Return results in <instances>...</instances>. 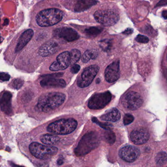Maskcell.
Segmentation results:
<instances>
[{
    "mask_svg": "<svg viewBox=\"0 0 167 167\" xmlns=\"http://www.w3.org/2000/svg\"><path fill=\"white\" fill-rule=\"evenodd\" d=\"M33 34V30L32 29L27 30L22 34L21 36L20 37L18 43L17 44L15 49L16 53H19L25 47L26 45L32 39Z\"/></svg>",
    "mask_w": 167,
    "mask_h": 167,
    "instance_id": "17",
    "label": "cell"
},
{
    "mask_svg": "<svg viewBox=\"0 0 167 167\" xmlns=\"http://www.w3.org/2000/svg\"><path fill=\"white\" fill-rule=\"evenodd\" d=\"M91 59H94L98 56V52L96 50H91Z\"/></svg>",
    "mask_w": 167,
    "mask_h": 167,
    "instance_id": "34",
    "label": "cell"
},
{
    "mask_svg": "<svg viewBox=\"0 0 167 167\" xmlns=\"http://www.w3.org/2000/svg\"><path fill=\"white\" fill-rule=\"evenodd\" d=\"M99 82H100V80H99V78H98L97 80H96V83H99Z\"/></svg>",
    "mask_w": 167,
    "mask_h": 167,
    "instance_id": "40",
    "label": "cell"
},
{
    "mask_svg": "<svg viewBox=\"0 0 167 167\" xmlns=\"http://www.w3.org/2000/svg\"><path fill=\"white\" fill-rule=\"evenodd\" d=\"M99 70V67L93 65L86 68L78 79L77 85L79 87L85 88L89 86L96 77Z\"/></svg>",
    "mask_w": 167,
    "mask_h": 167,
    "instance_id": "9",
    "label": "cell"
},
{
    "mask_svg": "<svg viewBox=\"0 0 167 167\" xmlns=\"http://www.w3.org/2000/svg\"><path fill=\"white\" fill-rule=\"evenodd\" d=\"M63 163V161L61 159H60L58 161V164L59 165H62Z\"/></svg>",
    "mask_w": 167,
    "mask_h": 167,
    "instance_id": "38",
    "label": "cell"
},
{
    "mask_svg": "<svg viewBox=\"0 0 167 167\" xmlns=\"http://www.w3.org/2000/svg\"><path fill=\"white\" fill-rule=\"evenodd\" d=\"M165 74L166 76V78H167V70H166V73H165Z\"/></svg>",
    "mask_w": 167,
    "mask_h": 167,
    "instance_id": "41",
    "label": "cell"
},
{
    "mask_svg": "<svg viewBox=\"0 0 167 167\" xmlns=\"http://www.w3.org/2000/svg\"><path fill=\"white\" fill-rule=\"evenodd\" d=\"M92 120L94 123H95L97 125H100L102 128H104L107 130H110V127H112V125L109 124V123H102L99 122L98 120H97V118H93L92 119Z\"/></svg>",
    "mask_w": 167,
    "mask_h": 167,
    "instance_id": "27",
    "label": "cell"
},
{
    "mask_svg": "<svg viewBox=\"0 0 167 167\" xmlns=\"http://www.w3.org/2000/svg\"><path fill=\"white\" fill-rule=\"evenodd\" d=\"M100 46L105 51H109L112 47V42L109 40H103L100 42Z\"/></svg>",
    "mask_w": 167,
    "mask_h": 167,
    "instance_id": "26",
    "label": "cell"
},
{
    "mask_svg": "<svg viewBox=\"0 0 167 167\" xmlns=\"http://www.w3.org/2000/svg\"><path fill=\"white\" fill-rule=\"evenodd\" d=\"M11 78V75L6 73H0V80L3 81H7Z\"/></svg>",
    "mask_w": 167,
    "mask_h": 167,
    "instance_id": "32",
    "label": "cell"
},
{
    "mask_svg": "<svg viewBox=\"0 0 167 167\" xmlns=\"http://www.w3.org/2000/svg\"><path fill=\"white\" fill-rule=\"evenodd\" d=\"M24 85V81L20 78H17L14 80L12 83L13 87L15 89H19Z\"/></svg>",
    "mask_w": 167,
    "mask_h": 167,
    "instance_id": "28",
    "label": "cell"
},
{
    "mask_svg": "<svg viewBox=\"0 0 167 167\" xmlns=\"http://www.w3.org/2000/svg\"><path fill=\"white\" fill-rule=\"evenodd\" d=\"M105 76L108 82L116 81L120 77L119 61L116 60L107 67L105 72Z\"/></svg>",
    "mask_w": 167,
    "mask_h": 167,
    "instance_id": "11",
    "label": "cell"
},
{
    "mask_svg": "<svg viewBox=\"0 0 167 167\" xmlns=\"http://www.w3.org/2000/svg\"><path fill=\"white\" fill-rule=\"evenodd\" d=\"M96 21L105 26H113L119 19V16L115 11L111 9L98 10L94 14Z\"/></svg>",
    "mask_w": 167,
    "mask_h": 167,
    "instance_id": "6",
    "label": "cell"
},
{
    "mask_svg": "<svg viewBox=\"0 0 167 167\" xmlns=\"http://www.w3.org/2000/svg\"><path fill=\"white\" fill-rule=\"evenodd\" d=\"M99 143L100 138L97 133L93 131L87 133L79 142L75 154L78 156L86 155L97 148Z\"/></svg>",
    "mask_w": 167,
    "mask_h": 167,
    "instance_id": "3",
    "label": "cell"
},
{
    "mask_svg": "<svg viewBox=\"0 0 167 167\" xmlns=\"http://www.w3.org/2000/svg\"><path fill=\"white\" fill-rule=\"evenodd\" d=\"M80 69V66L78 64H74L72 66L70 71L72 74H77Z\"/></svg>",
    "mask_w": 167,
    "mask_h": 167,
    "instance_id": "33",
    "label": "cell"
},
{
    "mask_svg": "<svg viewBox=\"0 0 167 167\" xmlns=\"http://www.w3.org/2000/svg\"><path fill=\"white\" fill-rule=\"evenodd\" d=\"M12 166H13V167H21V166H19L16 165H13V164H12Z\"/></svg>",
    "mask_w": 167,
    "mask_h": 167,
    "instance_id": "39",
    "label": "cell"
},
{
    "mask_svg": "<svg viewBox=\"0 0 167 167\" xmlns=\"http://www.w3.org/2000/svg\"><path fill=\"white\" fill-rule=\"evenodd\" d=\"M133 120H134V117L132 115L130 114H126L124 116L123 123H124V125H127L133 123Z\"/></svg>",
    "mask_w": 167,
    "mask_h": 167,
    "instance_id": "29",
    "label": "cell"
},
{
    "mask_svg": "<svg viewBox=\"0 0 167 167\" xmlns=\"http://www.w3.org/2000/svg\"><path fill=\"white\" fill-rule=\"evenodd\" d=\"M97 1L91 0L79 1L77 3L74 8L75 12H82L90 8L91 7L96 5Z\"/></svg>",
    "mask_w": 167,
    "mask_h": 167,
    "instance_id": "20",
    "label": "cell"
},
{
    "mask_svg": "<svg viewBox=\"0 0 167 167\" xmlns=\"http://www.w3.org/2000/svg\"><path fill=\"white\" fill-rule=\"evenodd\" d=\"M54 34L55 36L65 39L68 42H72L77 40L79 35L77 32L70 27H61L54 30Z\"/></svg>",
    "mask_w": 167,
    "mask_h": 167,
    "instance_id": "12",
    "label": "cell"
},
{
    "mask_svg": "<svg viewBox=\"0 0 167 167\" xmlns=\"http://www.w3.org/2000/svg\"><path fill=\"white\" fill-rule=\"evenodd\" d=\"M91 59V50H88L85 51L82 56V61L84 63H86L87 62L89 61Z\"/></svg>",
    "mask_w": 167,
    "mask_h": 167,
    "instance_id": "30",
    "label": "cell"
},
{
    "mask_svg": "<svg viewBox=\"0 0 167 167\" xmlns=\"http://www.w3.org/2000/svg\"><path fill=\"white\" fill-rule=\"evenodd\" d=\"M124 107L131 110H136L142 106L143 99L138 93L131 91L124 95L122 99Z\"/></svg>",
    "mask_w": 167,
    "mask_h": 167,
    "instance_id": "8",
    "label": "cell"
},
{
    "mask_svg": "<svg viewBox=\"0 0 167 167\" xmlns=\"http://www.w3.org/2000/svg\"><path fill=\"white\" fill-rule=\"evenodd\" d=\"M70 56L71 64L70 65L75 64L76 62L80 59L81 57V52L77 49H73L69 52Z\"/></svg>",
    "mask_w": 167,
    "mask_h": 167,
    "instance_id": "23",
    "label": "cell"
},
{
    "mask_svg": "<svg viewBox=\"0 0 167 167\" xmlns=\"http://www.w3.org/2000/svg\"><path fill=\"white\" fill-rule=\"evenodd\" d=\"M155 161L158 165H163L167 162V154L164 151H161L157 154Z\"/></svg>",
    "mask_w": 167,
    "mask_h": 167,
    "instance_id": "24",
    "label": "cell"
},
{
    "mask_svg": "<svg viewBox=\"0 0 167 167\" xmlns=\"http://www.w3.org/2000/svg\"><path fill=\"white\" fill-rule=\"evenodd\" d=\"M167 4V1H161L160 2H159L157 5V6H162V5H166Z\"/></svg>",
    "mask_w": 167,
    "mask_h": 167,
    "instance_id": "36",
    "label": "cell"
},
{
    "mask_svg": "<svg viewBox=\"0 0 167 167\" xmlns=\"http://www.w3.org/2000/svg\"><path fill=\"white\" fill-rule=\"evenodd\" d=\"M77 127V122L74 119H61L49 124L48 131L58 135L70 134Z\"/></svg>",
    "mask_w": 167,
    "mask_h": 167,
    "instance_id": "4",
    "label": "cell"
},
{
    "mask_svg": "<svg viewBox=\"0 0 167 167\" xmlns=\"http://www.w3.org/2000/svg\"><path fill=\"white\" fill-rule=\"evenodd\" d=\"M11 99L12 94L8 91L4 92L0 98L1 109L7 115H11L12 112Z\"/></svg>",
    "mask_w": 167,
    "mask_h": 167,
    "instance_id": "16",
    "label": "cell"
},
{
    "mask_svg": "<svg viewBox=\"0 0 167 167\" xmlns=\"http://www.w3.org/2000/svg\"><path fill=\"white\" fill-rule=\"evenodd\" d=\"M105 140L109 144H113L115 141V134L109 130L106 131L104 133Z\"/></svg>",
    "mask_w": 167,
    "mask_h": 167,
    "instance_id": "25",
    "label": "cell"
},
{
    "mask_svg": "<svg viewBox=\"0 0 167 167\" xmlns=\"http://www.w3.org/2000/svg\"><path fill=\"white\" fill-rule=\"evenodd\" d=\"M103 29L98 27H91L88 29H86L85 30V33L87 36L94 37L99 35Z\"/></svg>",
    "mask_w": 167,
    "mask_h": 167,
    "instance_id": "22",
    "label": "cell"
},
{
    "mask_svg": "<svg viewBox=\"0 0 167 167\" xmlns=\"http://www.w3.org/2000/svg\"><path fill=\"white\" fill-rule=\"evenodd\" d=\"M133 32V29H130V28H128V29H126V30L123 32V33L124 34V35H131V34Z\"/></svg>",
    "mask_w": 167,
    "mask_h": 167,
    "instance_id": "35",
    "label": "cell"
},
{
    "mask_svg": "<svg viewBox=\"0 0 167 167\" xmlns=\"http://www.w3.org/2000/svg\"><path fill=\"white\" fill-rule=\"evenodd\" d=\"M163 17L167 20V11H164L162 13Z\"/></svg>",
    "mask_w": 167,
    "mask_h": 167,
    "instance_id": "37",
    "label": "cell"
},
{
    "mask_svg": "<svg viewBox=\"0 0 167 167\" xmlns=\"http://www.w3.org/2000/svg\"><path fill=\"white\" fill-rule=\"evenodd\" d=\"M40 140L42 143L48 145L55 144L59 141L60 138L57 136L52 134H46L43 135L40 137Z\"/></svg>",
    "mask_w": 167,
    "mask_h": 167,
    "instance_id": "21",
    "label": "cell"
},
{
    "mask_svg": "<svg viewBox=\"0 0 167 167\" xmlns=\"http://www.w3.org/2000/svg\"><path fill=\"white\" fill-rule=\"evenodd\" d=\"M66 95L59 92H51L42 95L39 98L36 108L43 112H48L59 107L64 102Z\"/></svg>",
    "mask_w": 167,
    "mask_h": 167,
    "instance_id": "1",
    "label": "cell"
},
{
    "mask_svg": "<svg viewBox=\"0 0 167 167\" xmlns=\"http://www.w3.org/2000/svg\"><path fill=\"white\" fill-rule=\"evenodd\" d=\"M56 62L60 67L61 70L66 69L71 64L69 52L65 51L60 54L57 56Z\"/></svg>",
    "mask_w": 167,
    "mask_h": 167,
    "instance_id": "18",
    "label": "cell"
},
{
    "mask_svg": "<svg viewBox=\"0 0 167 167\" xmlns=\"http://www.w3.org/2000/svg\"><path fill=\"white\" fill-rule=\"evenodd\" d=\"M40 85L43 87L63 88L66 87V83L63 79L44 77L43 79L40 81Z\"/></svg>",
    "mask_w": 167,
    "mask_h": 167,
    "instance_id": "14",
    "label": "cell"
},
{
    "mask_svg": "<svg viewBox=\"0 0 167 167\" xmlns=\"http://www.w3.org/2000/svg\"><path fill=\"white\" fill-rule=\"evenodd\" d=\"M29 149L34 156L41 159H49L57 154L58 151L55 147L45 146L37 142L30 144Z\"/></svg>",
    "mask_w": 167,
    "mask_h": 167,
    "instance_id": "5",
    "label": "cell"
},
{
    "mask_svg": "<svg viewBox=\"0 0 167 167\" xmlns=\"http://www.w3.org/2000/svg\"><path fill=\"white\" fill-rule=\"evenodd\" d=\"M59 48V46L57 42L55 41H49L40 47L38 53L40 56L43 57L48 56L55 54Z\"/></svg>",
    "mask_w": 167,
    "mask_h": 167,
    "instance_id": "15",
    "label": "cell"
},
{
    "mask_svg": "<svg viewBox=\"0 0 167 167\" xmlns=\"http://www.w3.org/2000/svg\"></svg>",
    "mask_w": 167,
    "mask_h": 167,
    "instance_id": "42",
    "label": "cell"
},
{
    "mask_svg": "<svg viewBox=\"0 0 167 167\" xmlns=\"http://www.w3.org/2000/svg\"><path fill=\"white\" fill-rule=\"evenodd\" d=\"M135 40L137 42L141 43H147L149 41V39L148 37L143 35H139L136 37Z\"/></svg>",
    "mask_w": 167,
    "mask_h": 167,
    "instance_id": "31",
    "label": "cell"
},
{
    "mask_svg": "<svg viewBox=\"0 0 167 167\" xmlns=\"http://www.w3.org/2000/svg\"><path fill=\"white\" fill-rule=\"evenodd\" d=\"M121 114L119 111L116 109H112L106 112L101 117L102 120L109 122H116L119 120Z\"/></svg>",
    "mask_w": 167,
    "mask_h": 167,
    "instance_id": "19",
    "label": "cell"
},
{
    "mask_svg": "<svg viewBox=\"0 0 167 167\" xmlns=\"http://www.w3.org/2000/svg\"><path fill=\"white\" fill-rule=\"evenodd\" d=\"M62 11L57 8H48L41 11L36 17V22L42 27H51L57 24L63 19Z\"/></svg>",
    "mask_w": 167,
    "mask_h": 167,
    "instance_id": "2",
    "label": "cell"
},
{
    "mask_svg": "<svg viewBox=\"0 0 167 167\" xmlns=\"http://www.w3.org/2000/svg\"><path fill=\"white\" fill-rule=\"evenodd\" d=\"M149 138L148 131L145 129L134 130L131 133V139L136 145L144 144L148 141Z\"/></svg>",
    "mask_w": 167,
    "mask_h": 167,
    "instance_id": "13",
    "label": "cell"
},
{
    "mask_svg": "<svg viewBox=\"0 0 167 167\" xmlns=\"http://www.w3.org/2000/svg\"><path fill=\"white\" fill-rule=\"evenodd\" d=\"M140 151L133 146L128 145L120 149L119 155L120 158L128 162H133L140 155Z\"/></svg>",
    "mask_w": 167,
    "mask_h": 167,
    "instance_id": "10",
    "label": "cell"
},
{
    "mask_svg": "<svg viewBox=\"0 0 167 167\" xmlns=\"http://www.w3.org/2000/svg\"><path fill=\"white\" fill-rule=\"evenodd\" d=\"M112 98V94L109 91L96 94L88 101V107L93 110L103 109L110 102Z\"/></svg>",
    "mask_w": 167,
    "mask_h": 167,
    "instance_id": "7",
    "label": "cell"
}]
</instances>
